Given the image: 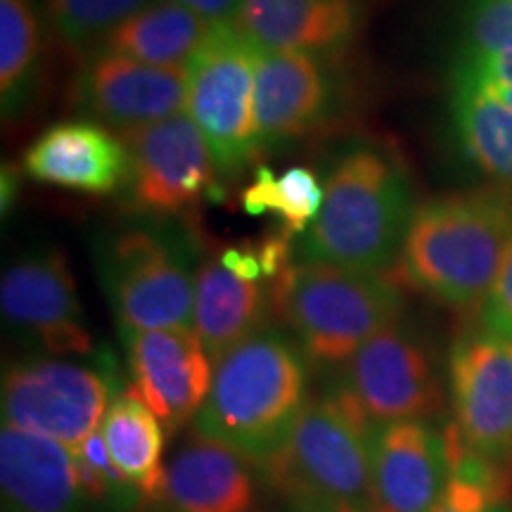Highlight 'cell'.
<instances>
[{
	"label": "cell",
	"instance_id": "cell-10",
	"mask_svg": "<svg viewBox=\"0 0 512 512\" xmlns=\"http://www.w3.org/2000/svg\"><path fill=\"white\" fill-rule=\"evenodd\" d=\"M131 155L128 192L145 214H178L204 197H216V164L188 112L121 136Z\"/></svg>",
	"mask_w": 512,
	"mask_h": 512
},
{
	"label": "cell",
	"instance_id": "cell-8",
	"mask_svg": "<svg viewBox=\"0 0 512 512\" xmlns=\"http://www.w3.org/2000/svg\"><path fill=\"white\" fill-rule=\"evenodd\" d=\"M110 384L98 370L69 361H22L5 370L3 425L41 434L76 451L100 430Z\"/></svg>",
	"mask_w": 512,
	"mask_h": 512
},
{
	"label": "cell",
	"instance_id": "cell-2",
	"mask_svg": "<svg viewBox=\"0 0 512 512\" xmlns=\"http://www.w3.org/2000/svg\"><path fill=\"white\" fill-rule=\"evenodd\" d=\"M415 209L411 183L387 152L356 147L325 181L320 214L304 233L302 259L380 273L399 259Z\"/></svg>",
	"mask_w": 512,
	"mask_h": 512
},
{
	"label": "cell",
	"instance_id": "cell-18",
	"mask_svg": "<svg viewBox=\"0 0 512 512\" xmlns=\"http://www.w3.org/2000/svg\"><path fill=\"white\" fill-rule=\"evenodd\" d=\"M0 486L5 512H88L76 458L60 441L3 425Z\"/></svg>",
	"mask_w": 512,
	"mask_h": 512
},
{
	"label": "cell",
	"instance_id": "cell-32",
	"mask_svg": "<svg viewBox=\"0 0 512 512\" xmlns=\"http://www.w3.org/2000/svg\"><path fill=\"white\" fill-rule=\"evenodd\" d=\"M211 24H240L242 0H174Z\"/></svg>",
	"mask_w": 512,
	"mask_h": 512
},
{
	"label": "cell",
	"instance_id": "cell-34",
	"mask_svg": "<svg viewBox=\"0 0 512 512\" xmlns=\"http://www.w3.org/2000/svg\"><path fill=\"white\" fill-rule=\"evenodd\" d=\"M15 188H17L15 169L3 166V211H8L12 200H15Z\"/></svg>",
	"mask_w": 512,
	"mask_h": 512
},
{
	"label": "cell",
	"instance_id": "cell-20",
	"mask_svg": "<svg viewBox=\"0 0 512 512\" xmlns=\"http://www.w3.org/2000/svg\"><path fill=\"white\" fill-rule=\"evenodd\" d=\"M356 0H242L240 27L259 48L330 57L356 34Z\"/></svg>",
	"mask_w": 512,
	"mask_h": 512
},
{
	"label": "cell",
	"instance_id": "cell-31",
	"mask_svg": "<svg viewBox=\"0 0 512 512\" xmlns=\"http://www.w3.org/2000/svg\"><path fill=\"white\" fill-rule=\"evenodd\" d=\"M479 320L486 335L512 342V242L505 252L501 271L484 302L479 304Z\"/></svg>",
	"mask_w": 512,
	"mask_h": 512
},
{
	"label": "cell",
	"instance_id": "cell-5",
	"mask_svg": "<svg viewBox=\"0 0 512 512\" xmlns=\"http://www.w3.org/2000/svg\"><path fill=\"white\" fill-rule=\"evenodd\" d=\"M273 302L318 366L347 363L368 339L399 323L403 297L380 273L330 264H290L275 280Z\"/></svg>",
	"mask_w": 512,
	"mask_h": 512
},
{
	"label": "cell",
	"instance_id": "cell-23",
	"mask_svg": "<svg viewBox=\"0 0 512 512\" xmlns=\"http://www.w3.org/2000/svg\"><path fill=\"white\" fill-rule=\"evenodd\" d=\"M112 463L138 491L140 501L164 496V425L140 396L128 389L107 408L100 425Z\"/></svg>",
	"mask_w": 512,
	"mask_h": 512
},
{
	"label": "cell",
	"instance_id": "cell-17",
	"mask_svg": "<svg viewBox=\"0 0 512 512\" xmlns=\"http://www.w3.org/2000/svg\"><path fill=\"white\" fill-rule=\"evenodd\" d=\"M24 171L38 183L110 195L126 188L131 155L119 133L95 121H62L24 152Z\"/></svg>",
	"mask_w": 512,
	"mask_h": 512
},
{
	"label": "cell",
	"instance_id": "cell-30",
	"mask_svg": "<svg viewBox=\"0 0 512 512\" xmlns=\"http://www.w3.org/2000/svg\"><path fill=\"white\" fill-rule=\"evenodd\" d=\"M74 458L81 486L91 501L117 503L119 508H126L128 503L140 498L138 491L126 482L124 475L117 470V465L112 463L100 430L76 448Z\"/></svg>",
	"mask_w": 512,
	"mask_h": 512
},
{
	"label": "cell",
	"instance_id": "cell-11",
	"mask_svg": "<svg viewBox=\"0 0 512 512\" xmlns=\"http://www.w3.org/2000/svg\"><path fill=\"white\" fill-rule=\"evenodd\" d=\"M5 323L55 356H86L93 335L86 325L67 256L41 249L15 261L0 280Z\"/></svg>",
	"mask_w": 512,
	"mask_h": 512
},
{
	"label": "cell",
	"instance_id": "cell-12",
	"mask_svg": "<svg viewBox=\"0 0 512 512\" xmlns=\"http://www.w3.org/2000/svg\"><path fill=\"white\" fill-rule=\"evenodd\" d=\"M456 427L465 446L486 463L512 458V342L475 335L451 354Z\"/></svg>",
	"mask_w": 512,
	"mask_h": 512
},
{
	"label": "cell",
	"instance_id": "cell-16",
	"mask_svg": "<svg viewBox=\"0 0 512 512\" xmlns=\"http://www.w3.org/2000/svg\"><path fill=\"white\" fill-rule=\"evenodd\" d=\"M332 83L323 57L259 48L254 69V131L259 150L302 138L323 124Z\"/></svg>",
	"mask_w": 512,
	"mask_h": 512
},
{
	"label": "cell",
	"instance_id": "cell-6",
	"mask_svg": "<svg viewBox=\"0 0 512 512\" xmlns=\"http://www.w3.org/2000/svg\"><path fill=\"white\" fill-rule=\"evenodd\" d=\"M259 46L240 24H214L188 64L185 112L207 140L216 171L235 176L259 152L254 69Z\"/></svg>",
	"mask_w": 512,
	"mask_h": 512
},
{
	"label": "cell",
	"instance_id": "cell-13",
	"mask_svg": "<svg viewBox=\"0 0 512 512\" xmlns=\"http://www.w3.org/2000/svg\"><path fill=\"white\" fill-rule=\"evenodd\" d=\"M133 392L157 415L166 432L197 418L207 401L214 370L202 339L192 328L124 335Z\"/></svg>",
	"mask_w": 512,
	"mask_h": 512
},
{
	"label": "cell",
	"instance_id": "cell-9",
	"mask_svg": "<svg viewBox=\"0 0 512 512\" xmlns=\"http://www.w3.org/2000/svg\"><path fill=\"white\" fill-rule=\"evenodd\" d=\"M339 392L375 427L422 422L444 408L430 358L399 323L377 332L344 363Z\"/></svg>",
	"mask_w": 512,
	"mask_h": 512
},
{
	"label": "cell",
	"instance_id": "cell-7",
	"mask_svg": "<svg viewBox=\"0 0 512 512\" xmlns=\"http://www.w3.org/2000/svg\"><path fill=\"white\" fill-rule=\"evenodd\" d=\"M195 278L181 242L162 230H124L102 252V280L121 335L192 328Z\"/></svg>",
	"mask_w": 512,
	"mask_h": 512
},
{
	"label": "cell",
	"instance_id": "cell-24",
	"mask_svg": "<svg viewBox=\"0 0 512 512\" xmlns=\"http://www.w3.org/2000/svg\"><path fill=\"white\" fill-rule=\"evenodd\" d=\"M453 117L465 155L486 176L512 188V110L475 88L456 86Z\"/></svg>",
	"mask_w": 512,
	"mask_h": 512
},
{
	"label": "cell",
	"instance_id": "cell-29",
	"mask_svg": "<svg viewBox=\"0 0 512 512\" xmlns=\"http://www.w3.org/2000/svg\"><path fill=\"white\" fill-rule=\"evenodd\" d=\"M152 0H48L57 34L72 48L105 41L121 22L147 8Z\"/></svg>",
	"mask_w": 512,
	"mask_h": 512
},
{
	"label": "cell",
	"instance_id": "cell-14",
	"mask_svg": "<svg viewBox=\"0 0 512 512\" xmlns=\"http://www.w3.org/2000/svg\"><path fill=\"white\" fill-rule=\"evenodd\" d=\"M188 69L152 67L128 57L98 53L74 86L79 110L119 136L152 126L185 110Z\"/></svg>",
	"mask_w": 512,
	"mask_h": 512
},
{
	"label": "cell",
	"instance_id": "cell-27",
	"mask_svg": "<svg viewBox=\"0 0 512 512\" xmlns=\"http://www.w3.org/2000/svg\"><path fill=\"white\" fill-rule=\"evenodd\" d=\"M325 200V188L318 176L306 166H294L285 174L259 169L256 181L242 195V207L247 214L261 216L266 211L278 214L285 223V233H306L316 221Z\"/></svg>",
	"mask_w": 512,
	"mask_h": 512
},
{
	"label": "cell",
	"instance_id": "cell-21",
	"mask_svg": "<svg viewBox=\"0 0 512 512\" xmlns=\"http://www.w3.org/2000/svg\"><path fill=\"white\" fill-rule=\"evenodd\" d=\"M266 313L264 285L240 278L219 259L204 261L195 278L192 330L202 339L211 363L264 330Z\"/></svg>",
	"mask_w": 512,
	"mask_h": 512
},
{
	"label": "cell",
	"instance_id": "cell-35",
	"mask_svg": "<svg viewBox=\"0 0 512 512\" xmlns=\"http://www.w3.org/2000/svg\"><path fill=\"white\" fill-rule=\"evenodd\" d=\"M475 91L491 95V98H496L498 102H503L505 107H510L512 110V83H501V86H489V88H475Z\"/></svg>",
	"mask_w": 512,
	"mask_h": 512
},
{
	"label": "cell",
	"instance_id": "cell-15",
	"mask_svg": "<svg viewBox=\"0 0 512 512\" xmlns=\"http://www.w3.org/2000/svg\"><path fill=\"white\" fill-rule=\"evenodd\" d=\"M451 477L444 434L425 422L375 427L366 512H434Z\"/></svg>",
	"mask_w": 512,
	"mask_h": 512
},
{
	"label": "cell",
	"instance_id": "cell-28",
	"mask_svg": "<svg viewBox=\"0 0 512 512\" xmlns=\"http://www.w3.org/2000/svg\"><path fill=\"white\" fill-rule=\"evenodd\" d=\"M451 477L434 512H494L498 505V477L494 465L486 463L465 446L458 427L446 430Z\"/></svg>",
	"mask_w": 512,
	"mask_h": 512
},
{
	"label": "cell",
	"instance_id": "cell-26",
	"mask_svg": "<svg viewBox=\"0 0 512 512\" xmlns=\"http://www.w3.org/2000/svg\"><path fill=\"white\" fill-rule=\"evenodd\" d=\"M41 57V27L31 0H0V100L5 119L29 105Z\"/></svg>",
	"mask_w": 512,
	"mask_h": 512
},
{
	"label": "cell",
	"instance_id": "cell-3",
	"mask_svg": "<svg viewBox=\"0 0 512 512\" xmlns=\"http://www.w3.org/2000/svg\"><path fill=\"white\" fill-rule=\"evenodd\" d=\"M512 242V204L463 192L415 209L399 261L418 290L451 306L482 304Z\"/></svg>",
	"mask_w": 512,
	"mask_h": 512
},
{
	"label": "cell",
	"instance_id": "cell-36",
	"mask_svg": "<svg viewBox=\"0 0 512 512\" xmlns=\"http://www.w3.org/2000/svg\"><path fill=\"white\" fill-rule=\"evenodd\" d=\"M294 512H311V510H294Z\"/></svg>",
	"mask_w": 512,
	"mask_h": 512
},
{
	"label": "cell",
	"instance_id": "cell-4",
	"mask_svg": "<svg viewBox=\"0 0 512 512\" xmlns=\"http://www.w3.org/2000/svg\"><path fill=\"white\" fill-rule=\"evenodd\" d=\"M373 437L375 425L337 389L306 403L290 437L261 467L294 510L366 512Z\"/></svg>",
	"mask_w": 512,
	"mask_h": 512
},
{
	"label": "cell",
	"instance_id": "cell-22",
	"mask_svg": "<svg viewBox=\"0 0 512 512\" xmlns=\"http://www.w3.org/2000/svg\"><path fill=\"white\" fill-rule=\"evenodd\" d=\"M214 24L174 0H152L100 43L102 53L128 57L152 67L188 69Z\"/></svg>",
	"mask_w": 512,
	"mask_h": 512
},
{
	"label": "cell",
	"instance_id": "cell-1",
	"mask_svg": "<svg viewBox=\"0 0 512 512\" xmlns=\"http://www.w3.org/2000/svg\"><path fill=\"white\" fill-rule=\"evenodd\" d=\"M285 335L261 330L214 363L207 401L192 420L211 437L264 465L285 444L306 401V361Z\"/></svg>",
	"mask_w": 512,
	"mask_h": 512
},
{
	"label": "cell",
	"instance_id": "cell-19",
	"mask_svg": "<svg viewBox=\"0 0 512 512\" xmlns=\"http://www.w3.org/2000/svg\"><path fill=\"white\" fill-rule=\"evenodd\" d=\"M164 498L174 512H254L249 460L221 441L192 432L166 463Z\"/></svg>",
	"mask_w": 512,
	"mask_h": 512
},
{
	"label": "cell",
	"instance_id": "cell-25",
	"mask_svg": "<svg viewBox=\"0 0 512 512\" xmlns=\"http://www.w3.org/2000/svg\"><path fill=\"white\" fill-rule=\"evenodd\" d=\"M512 83V0H475L467 19L456 86Z\"/></svg>",
	"mask_w": 512,
	"mask_h": 512
},
{
	"label": "cell",
	"instance_id": "cell-33",
	"mask_svg": "<svg viewBox=\"0 0 512 512\" xmlns=\"http://www.w3.org/2000/svg\"><path fill=\"white\" fill-rule=\"evenodd\" d=\"M219 261L228 268V271H233L235 275H240V278L245 280L259 283V280L264 278V266H261L259 252H254V249H226V252L219 256Z\"/></svg>",
	"mask_w": 512,
	"mask_h": 512
}]
</instances>
